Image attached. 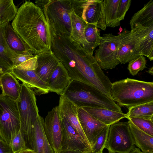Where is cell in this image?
<instances>
[{"label": "cell", "instance_id": "5b68a950", "mask_svg": "<svg viewBox=\"0 0 153 153\" xmlns=\"http://www.w3.org/2000/svg\"><path fill=\"white\" fill-rule=\"evenodd\" d=\"M35 96L33 91L22 82L19 97L16 101L19 115L20 132L27 148L32 150L34 125L39 114Z\"/></svg>", "mask_w": 153, "mask_h": 153}, {"label": "cell", "instance_id": "603a6c76", "mask_svg": "<svg viewBox=\"0 0 153 153\" xmlns=\"http://www.w3.org/2000/svg\"><path fill=\"white\" fill-rule=\"evenodd\" d=\"M128 122L135 145L143 152H153V136L140 129L130 120Z\"/></svg>", "mask_w": 153, "mask_h": 153}, {"label": "cell", "instance_id": "9c48e42d", "mask_svg": "<svg viewBox=\"0 0 153 153\" xmlns=\"http://www.w3.org/2000/svg\"><path fill=\"white\" fill-rule=\"evenodd\" d=\"M128 122H118L110 126L105 148L115 153H129L135 147Z\"/></svg>", "mask_w": 153, "mask_h": 153}, {"label": "cell", "instance_id": "d6a6232c", "mask_svg": "<svg viewBox=\"0 0 153 153\" xmlns=\"http://www.w3.org/2000/svg\"><path fill=\"white\" fill-rule=\"evenodd\" d=\"M110 126L105 127L98 136L92 147V153H103V151L106 145Z\"/></svg>", "mask_w": 153, "mask_h": 153}, {"label": "cell", "instance_id": "f35d334b", "mask_svg": "<svg viewBox=\"0 0 153 153\" xmlns=\"http://www.w3.org/2000/svg\"><path fill=\"white\" fill-rule=\"evenodd\" d=\"M0 153H13L10 145L0 138Z\"/></svg>", "mask_w": 153, "mask_h": 153}, {"label": "cell", "instance_id": "e575fe53", "mask_svg": "<svg viewBox=\"0 0 153 153\" xmlns=\"http://www.w3.org/2000/svg\"><path fill=\"white\" fill-rule=\"evenodd\" d=\"M10 145L13 153H18L21 150L27 148L20 131L14 137Z\"/></svg>", "mask_w": 153, "mask_h": 153}, {"label": "cell", "instance_id": "cb8c5ba5", "mask_svg": "<svg viewBox=\"0 0 153 153\" xmlns=\"http://www.w3.org/2000/svg\"><path fill=\"white\" fill-rule=\"evenodd\" d=\"M137 23L145 27L153 26V0L149 1L145 4L141 10L132 16L129 22L131 29Z\"/></svg>", "mask_w": 153, "mask_h": 153}, {"label": "cell", "instance_id": "7bdbcfd3", "mask_svg": "<svg viewBox=\"0 0 153 153\" xmlns=\"http://www.w3.org/2000/svg\"><path fill=\"white\" fill-rule=\"evenodd\" d=\"M18 153H36L35 151L32 149L26 148L24 149Z\"/></svg>", "mask_w": 153, "mask_h": 153}, {"label": "cell", "instance_id": "30bf717a", "mask_svg": "<svg viewBox=\"0 0 153 153\" xmlns=\"http://www.w3.org/2000/svg\"><path fill=\"white\" fill-rule=\"evenodd\" d=\"M121 36V33L117 36L109 33L101 36L94 56L102 69H112L120 63L117 56Z\"/></svg>", "mask_w": 153, "mask_h": 153}, {"label": "cell", "instance_id": "836d02e7", "mask_svg": "<svg viewBox=\"0 0 153 153\" xmlns=\"http://www.w3.org/2000/svg\"><path fill=\"white\" fill-rule=\"evenodd\" d=\"M146 58L143 56L140 55L130 62L127 68L131 75L135 76L146 67Z\"/></svg>", "mask_w": 153, "mask_h": 153}, {"label": "cell", "instance_id": "6da1fadb", "mask_svg": "<svg viewBox=\"0 0 153 153\" xmlns=\"http://www.w3.org/2000/svg\"><path fill=\"white\" fill-rule=\"evenodd\" d=\"M51 49L67 71L71 80L83 83L104 92L111 81L94 56L89 54L71 37L50 33Z\"/></svg>", "mask_w": 153, "mask_h": 153}, {"label": "cell", "instance_id": "e0dca14e", "mask_svg": "<svg viewBox=\"0 0 153 153\" xmlns=\"http://www.w3.org/2000/svg\"><path fill=\"white\" fill-rule=\"evenodd\" d=\"M37 59L36 72L44 81L47 83L51 74L59 62L51 49L35 55Z\"/></svg>", "mask_w": 153, "mask_h": 153}, {"label": "cell", "instance_id": "f6af8a7d", "mask_svg": "<svg viewBox=\"0 0 153 153\" xmlns=\"http://www.w3.org/2000/svg\"><path fill=\"white\" fill-rule=\"evenodd\" d=\"M149 74L152 75H153V67L152 66L147 71Z\"/></svg>", "mask_w": 153, "mask_h": 153}, {"label": "cell", "instance_id": "8d00e7d4", "mask_svg": "<svg viewBox=\"0 0 153 153\" xmlns=\"http://www.w3.org/2000/svg\"><path fill=\"white\" fill-rule=\"evenodd\" d=\"M35 56L31 52L19 55L11 59L12 63V68L16 67L25 62Z\"/></svg>", "mask_w": 153, "mask_h": 153}, {"label": "cell", "instance_id": "52a82bcc", "mask_svg": "<svg viewBox=\"0 0 153 153\" xmlns=\"http://www.w3.org/2000/svg\"><path fill=\"white\" fill-rule=\"evenodd\" d=\"M20 130L19 115L16 101L0 94V138L10 145Z\"/></svg>", "mask_w": 153, "mask_h": 153}, {"label": "cell", "instance_id": "d6986e66", "mask_svg": "<svg viewBox=\"0 0 153 153\" xmlns=\"http://www.w3.org/2000/svg\"><path fill=\"white\" fill-rule=\"evenodd\" d=\"M43 118L39 114L34 124L33 150L36 153H54L45 135Z\"/></svg>", "mask_w": 153, "mask_h": 153}, {"label": "cell", "instance_id": "4fadbf2b", "mask_svg": "<svg viewBox=\"0 0 153 153\" xmlns=\"http://www.w3.org/2000/svg\"><path fill=\"white\" fill-rule=\"evenodd\" d=\"M78 108L76 105L69 100L60 96L59 105L57 106L58 113L59 118H65L85 142L91 147L79 123L78 114Z\"/></svg>", "mask_w": 153, "mask_h": 153}, {"label": "cell", "instance_id": "484cf974", "mask_svg": "<svg viewBox=\"0 0 153 153\" xmlns=\"http://www.w3.org/2000/svg\"><path fill=\"white\" fill-rule=\"evenodd\" d=\"M120 0H103L106 27L114 28L120 25L117 10Z\"/></svg>", "mask_w": 153, "mask_h": 153}, {"label": "cell", "instance_id": "83f0119b", "mask_svg": "<svg viewBox=\"0 0 153 153\" xmlns=\"http://www.w3.org/2000/svg\"><path fill=\"white\" fill-rule=\"evenodd\" d=\"M72 31L71 37L82 46L84 41V31L87 23L73 11L71 15Z\"/></svg>", "mask_w": 153, "mask_h": 153}, {"label": "cell", "instance_id": "5bb4252c", "mask_svg": "<svg viewBox=\"0 0 153 153\" xmlns=\"http://www.w3.org/2000/svg\"><path fill=\"white\" fill-rule=\"evenodd\" d=\"M78 114L82 128L92 148L98 136L108 125L95 118L82 108H78Z\"/></svg>", "mask_w": 153, "mask_h": 153}, {"label": "cell", "instance_id": "b9f144b4", "mask_svg": "<svg viewBox=\"0 0 153 153\" xmlns=\"http://www.w3.org/2000/svg\"><path fill=\"white\" fill-rule=\"evenodd\" d=\"M59 153H86L71 150H61Z\"/></svg>", "mask_w": 153, "mask_h": 153}, {"label": "cell", "instance_id": "7dc6e473", "mask_svg": "<svg viewBox=\"0 0 153 153\" xmlns=\"http://www.w3.org/2000/svg\"><path fill=\"white\" fill-rule=\"evenodd\" d=\"M2 75H0V88L1 87V77Z\"/></svg>", "mask_w": 153, "mask_h": 153}, {"label": "cell", "instance_id": "d4e9b609", "mask_svg": "<svg viewBox=\"0 0 153 153\" xmlns=\"http://www.w3.org/2000/svg\"><path fill=\"white\" fill-rule=\"evenodd\" d=\"M100 31L96 26L87 23L84 31V41L82 46L90 55H93L94 49L100 42Z\"/></svg>", "mask_w": 153, "mask_h": 153}, {"label": "cell", "instance_id": "4dcf8cb0", "mask_svg": "<svg viewBox=\"0 0 153 153\" xmlns=\"http://www.w3.org/2000/svg\"><path fill=\"white\" fill-rule=\"evenodd\" d=\"M5 26H0V60L7 64L12 68V63L11 59L17 56L10 50L6 42L4 36Z\"/></svg>", "mask_w": 153, "mask_h": 153}, {"label": "cell", "instance_id": "3957f363", "mask_svg": "<svg viewBox=\"0 0 153 153\" xmlns=\"http://www.w3.org/2000/svg\"><path fill=\"white\" fill-rule=\"evenodd\" d=\"M111 97L120 105L128 108L153 101V82L128 78L111 83Z\"/></svg>", "mask_w": 153, "mask_h": 153}, {"label": "cell", "instance_id": "bcb514c9", "mask_svg": "<svg viewBox=\"0 0 153 153\" xmlns=\"http://www.w3.org/2000/svg\"><path fill=\"white\" fill-rule=\"evenodd\" d=\"M143 153H153V152H143Z\"/></svg>", "mask_w": 153, "mask_h": 153}, {"label": "cell", "instance_id": "1f68e13d", "mask_svg": "<svg viewBox=\"0 0 153 153\" xmlns=\"http://www.w3.org/2000/svg\"><path fill=\"white\" fill-rule=\"evenodd\" d=\"M128 120L140 129L153 137V120L134 117Z\"/></svg>", "mask_w": 153, "mask_h": 153}, {"label": "cell", "instance_id": "60d3db41", "mask_svg": "<svg viewBox=\"0 0 153 153\" xmlns=\"http://www.w3.org/2000/svg\"><path fill=\"white\" fill-rule=\"evenodd\" d=\"M48 0H37L35 1V4L36 6L40 8L41 10L45 5L48 3Z\"/></svg>", "mask_w": 153, "mask_h": 153}, {"label": "cell", "instance_id": "4316f807", "mask_svg": "<svg viewBox=\"0 0 153 153\" xmlns=\"http://www.w3.org/2000/svg\"><path fill=\"white\" fill-rule=\"evenodd\" d=\"M18 10L12 0H0V26H5L14 19Z\"/></svg>", "mask_w": 153, "mask_h": 153}, {"label": "cell", "instance_id": "277c9868", "mask_svg": "<svg viewBox=\"0 0 153 153\" xmlns=\"http://www.w3.org/2000/svg\"><path fill=\"white\" fill-rule=\"evenodd\" d=\"M60 96L71 101L78 108H102L122 112L113 100L93 86L71 80Z\"/></svg>", "mask_w": 153, "mask_h": 153}, {"label": "cell", "instance_id": "f546056e", "mask_svg": "<svg viewBox=\"0 0 153 153\" xmlns=\"http://www.w3.org/2000/svg\"><path fill=\"white\" fill-rule=\"evenodd\" d=\"M141 55L153 60V26L144 27L143 36L140 46Z\"/></svg>", "mask_w": 153, "mask_h": 153}, {"label": "cell", "instance_id": "ac0fdd59", "mask_svg": "<svg viewBox=\"0 0 153 153\" xmlns=\"http://www.w3.org/2000/svg\"><path fill=\"white\" fill-rule=\"evenodd\" d=\"M71 81L67 71L59 62L47 82L49 91L60 95Z\"/></svg>", "mask_w": 153, "mask_h": 153}, {"label": "cell", "instance_id": "44dd1931", "mask_svg": "<svg viewBox=\"0 0 153 153\" xmlns=\"http://www.w3.org/2000/svg\"><path fill=\"white\" fill-rule=\"evenodd\" d=\"M82 108L95 118L108 126L127 118L126 114L123 112L102 108L90 107Z\"/></svg>", "mask_w": 153, "mask_h": 153}, {"label": "cell", "instance_id": "7c38bea8", "mask_svg": "<svg viewBox=\"0 0 153 153\" xmlns=\"http://www.w3.org/2000/svg\"><path fill=\"white\" fill-rule=\"evenodd\" d=\"M59 118L62 129L61 150H71L92 153V147L85 142L67 120L64 117Z\"/></svg>", "mask_w": 153, "mask_h": 153}, {"label": "cell", "instance_id": "7a4b0ae2", "mask_svg": "<svg viewBox=\"0 0 153 153\" xmlns=\"http://www.w3.org/2000/svg\"><path fill=\"white\" fill-rule=\"evenodd\" d=\"M11 25L35 55L51 49V36L44 13L39 7L25 1L18 10Z\"/></svg>", "mask_w": 153, "mask_h": 153}, {"label": "cell", "instance_id": "74e56055", "mask_svg": "<svg viewBox=\"0 0 153 153\" xmlns=\"http://www.w3.org/2000/svg\"><path fill=\"white\" fill-rule=\"evenodd\" d=\"M87 0H71L73 11L77 16L82 19L83 10Z\"/></svg>", "mask_w": 153, "mask_h": 153}, {"label": "cell", "instance_id": "8fae6325", "mask_svg": "<svg viewBox=\"0 0 153 153\" xmlns=\"http://www.w3.org/2000/svg\"><path fill=\"white\" fill-rule=\"evenodd\" d=\"M44 128L45 135L54 153H59L61 150L62 129L57 106L48 113L44 120Z\"/></svg>", "mask_w": 153, "mask_h": 153}, {"label": "cell", "instance_id": "9a60e30c", "mask_svg": "<svg viewBox=\"0 0 153 153\" xmlns=\"http://www.w3.org/2000/svg\"><path fill=\"white\" fill-rule=\"evenodd\" d=\"M11 73L32 89L35 95L39 96L49 92L47 83L38 75L35 70H25L14 67L12 68Z\"/></svg>", "mask_w": 153, "mask_h": 153}, {"label": "cell", "instance_id": "8992f818", "mask_svg": "<svg viewBox=\"0 0 153 153\" xmlns=\"http://www.w3.org/2000/svg\"><path fill=\"white\" fill-rule=\"evenodd\" d=\"M50 33L57 36L71 37V15L73 11L71 0H48L42 9Z\"/></svg>", "mask_w": 153, "mask_h": 153}, {"label": "cell", "instance_id": "ba28073f", "mask_svg": "<svg viewBox=\"0 0 153 153\" xmlns=\"http://www.w3.org/2000/svg\"><path fill=\"white\" fill-rule=\"evenodd\" d=\"M144 27L135 24L131 31L124 28L121 33L117 58L121 64L129 63L141 55L140 46L143 38Z\"/></svg>", "mask_w": 153, "mask_h": 153}, {"label": "cell", "instance_id": "f1b7e54d", "mask_svg": "<svg viewBox=\"0 0 153 153\" xmlns=\"http://www.w3.org/2000/svg\"><path fill=\"white\" fill-rule=\"evenodd\" d=\"M127 118L140 117L153 120V101L128 108Z\"/></svg>", "mask_w": 153, "mask_h": 153}, {"label": "cell", "instance_id": "2e32d148", "mask_svg": "<svg viewBox=\"0 0 153 153\" xmlns=\"http://www.w3.org/2000/svg\"><path fill=\"white\" fill-rule=\"evenodd\" d=\"M82 18L86 23L105 30L106 27L103 0H87Z\"/></svg>", "mask_w": 153, "mask_h": 153}, {"label": "cell", "instance_id": "d590c367", "mask_svg": "<svg viewBox=\"0 0 153 153\" xmlns=\"http://www.w3.org/2000/svg\"><path fill=\"white\" fill-rule=\"evenodd\" d=\"M131 2V0H120L117 13V17L120 21L124 19L126 13L130 7Z\"/></svg>", "mask_w": 153, "mask_h": 153}, {"label": "cell", "instance_id": "c3c4849f", "mask_svg": "<svg viewBox=\"0 0 153 153\" xmlns=\"http://www.w3.org/2000/svg\"><path fill=\"white\" fill-rule=\"evenodd\" d=\"M108 153H114V152H108Z\"/></svg>", "mask_w": 153, "mask_h": 153}, {"label": "cell", "instance_id": "7402d4cb", "mask_svg": "<svg viewBox=\"0 0 153 153\" xmlns=\"http://www.w3.org/2000/svg\"><path fill=\"white\" fill-rule=\"evenodd\" d=\"M11 72L2 75L1 77V85L2 94L16 101L20 92L21 84Z\"/></svg>", "mask_w": 153, "mask_h": 153}, {"label": "cell", "instance_id": "ab89813d", "mask_svg": "<svg viewBox=\"0 0 153 153\" xmlns=\"http://www.w3.org/2000/svg\"><path fill=\"white\" fill-rule=\"evenodd\" d=\"M12 68L8 65L0 61V75L11 72Z\"/></svg>", "mask_w": 153, "mask_h": 153}, {"label": "cell", "instance_id": "ffe728a7", "mask_svg": "<svg viewBox=\"0 0 153 153\" xmlns=\"http://www.w3.org/2000/svg\"><path fill=\"white\" fill-rule=\"evenodd\" d=\"M4 36L9 48L16 55L31 52L28 47L14 31L10 23L5 27Z\"/></svg>", "mask_w": 153, "mask_h": 153}, {"label": "cell", "instance_id": "ee69618b", "mask_svg": "<svg viewBox=\"0 0 153 153\" xmlns=\"http://www.w3.org/2000/svg\"><path fill=\"white\" fill-rule=\"evenodd\" d=\"M129 153H143V152L141 151L139 148L135 147Z\"/></svg>", "mask_w": 153, "mask_h": 153}]
</instances>
